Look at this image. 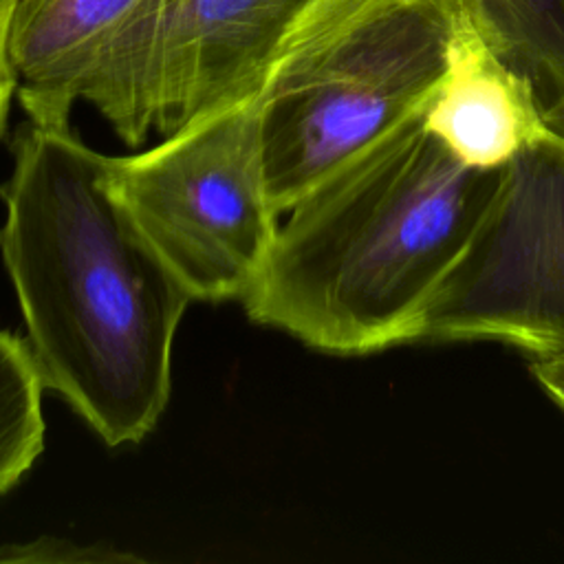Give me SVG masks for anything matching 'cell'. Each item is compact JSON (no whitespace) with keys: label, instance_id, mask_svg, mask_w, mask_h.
Masks as SVG:
<instances>
[{"label":"cell","instance_id":"cell-1","mask_svg":"<svg viewBox=\"0 0 564 564\" xmlns=\"http://www.w3.org/2000/svg\"><path fill=\"white\" fill-rule=\"evenodd\" d=\"M11 154L0 253L44 388L106 445L139 443L170 401L192 295L110 189V156L70 123L22 121Z\"/></svg>","mask_w":564,"mask_h":564},{"label":"cell","instance_id":"cell-2","mask_svg":"<svg viewBox=\"0 0 564 564\" xmlns=\"http://www.w3.org/2000/svg\"><path fill=\"white\" fill-rule=\"evenodd\" d=\"M423 108L333 167L289 209L242 297L251 322L333 355L421 339L425 311L502 170L456 159L425 128Z\"/></svg>","mask_w":564,"mask_h":564},{"label":"cell","instance_id":"cell-3","mask_svg":"<svg viewBox=\"0 0 564 564\" xmlns=\"http://www.w3.org/2000/svg\"><path fill=\"white\" fill-rule=\"evenodd\" d=\"M456 0H313L286 29L256 97L278 214L434 93Z\"/></svg>","mask_w":564,"mask_h":564},{"label":"cell","instance_id":"cell-4","mask_svg":"<svg viewBox=\"0 0 564 564\" xmlns=\"http://www.w3.org/2000/svg\"><path fill=\"white\" fill-rule=\"evenodd\" d=\"M108 183L192 300H242L278 236L256 99L194 119L141 154L110 156Z\"/></svg>","mask_w":564,"mask_h":564},{"label":"cell","instance_id":"cell-5","mask_svg":"<svg viewBox=\"0 0 564 564\" xmlns=\"http://www.w3.org/2000/svg\"><path fill=\"white\" fill-rule=\"evenodd\" d=\"M421 339H491L564 352V132L500 170L494 196L436 289Z\"/></svg>","mask_w":564,"mask_h":564},{"label":"cell","instance_id":"cell-6","mask_svg":"<svg viewBox=\"0 0 564 564\" xmlns=\"http://www.w3.org/2000/svg\"><path fill=\"white\" fill-rule=\"evenodd\" d=\"M183 0H15L9 59L26 119L70 123L77 99L139 145L154 130L152 64Z\"/></svg>","mask_w":564,"mask_h":564},{"label":"cell","instance_id":"cell-7","mask_svg":"<svg viewBox=\"0 0 564 564\" xmlns=\"http://www.w3.org/2000/svg\"><path fill=\"white\" fill-rule=\"evenodd\" d=\"M311 2L183 0L154 53V130L167 137L256 99L286 29Z\"/></svg>","mask_w":564,"mask_h":564},{"label":"cell","instance_id":"cell-8","mask_svg":"<svg viewBox=\"0 0 564 564\" xmlns=\"http://www.w3.org/2000/svg\"><path fill=\"white\" fill-rule=\"evenodd\" d=\"M423 121L456 159L487 170L507 165L551 128L531 84L485 40L476 0H456L445 70Z\"/></svg>","mask_w":564,"mask_h":564},{"label":"cell","instance_id":"cell-9","mask_svg":"<svg viewBox=\"0 0 564 564\" xmlns=\"http://www.w3.org/2000/svg\"><path fill=\"white\" fill-rule=\"evenodd\" d=\"M491 48L533 88L546 123L564 132V0H476Z\"/></svg>","mask_w":564,"mask_h":564},{"label":"cell","instance_id":"cell-10","mask_svg":"<svg viewBox=\"0 0 564 564\" xmlns=\"http://www.w3.org/2000/svg\"><path fill=\"white\" fill-rule=\"evenodd\" d=\"M44 381L29 341L0 328V496L44 447Z\"/></svg>","mask_w":564,"mask_h":564},{"label":"cell","instance_id":"cell-11","mask_svg":"<svg viewBox=\"0 0 564 564\" xmlns=\"http://www.w3.org/2000/svg\"><path fill=\"white\" fill-rule=\"evenodd\" d=\"M137 562L134 553L117 551L104 544H77L66 538H37L24 544L0 546V562H37V564H62V562Z\"/></svg>","mask_w":564,"mask_h":564},{"label":"cell","instance_id":"cell-12","mask_svg":"<svg viewBox=\"0 0 564 564\" xmlns=\"http://www.w3.org/2000/svg\"><path fill=\"white\" fill-rule=\"evenodd\" d=\"M13 2L15 0H0V137L4 132L9 106L18 88V77L13 73V66L9 59V44H7Z\"/></svg>","mask_w":564,"mask_h":564},{"label":"cell","instance_id":"cell-13","mask_svg":"<svg viewBox=\"0 0 564 564\" xmlns=\"http://www.w3.org/2000/svg\"><path fill=\"white\" fill-rule=\"evenodd\" d=\"M531 372L542 390L564 410V352L535 357L531 361Z\"/></svg>","mask_w":564,"mask_h":564}]
</instances>
